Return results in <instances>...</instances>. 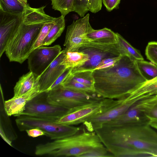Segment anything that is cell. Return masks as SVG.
I'll return each mask as SVG.
<instances>
[{"instance_id": "obj_1", "label": "cell", "mask_w": 157, "mask_h": 157, "mask_svg": "<svg viewBox=\"0 0 157 157\" xmlns=\"http://www.w3.org/2000/svg\"><path fill=\"white\" fill-rule=\"evenodd\" d=\"M148 124L102 126L94 130L114 157H157V133Z\"/></svg>"}, {"instance_id": "obj_2", "label": "cell", "mask_w": 157, "mask_h": 157, "mask_svg": "<svg viewBox=\"0 0 157 157\" xmlns=\"http://www.w3.org/2000/svg\"><path fill=\"white\" fill-rule=\"evenodd\" d=\"M95 93L104 98H123L147 81L136 61L122 55L113 66L93 71Z\"/></svg>"}, {"instance_id": "obj_3", "label": "cell", "mask_w": 157, "mask_h": 157, "mask_svg": "<svg viewBox=\"0 0 157 157\" xmlns=\"http://www.w3.org/2000/svg\"><path fill=\"white\" fill-rule=\"evenodd\" d=\"M45 7L33 8L28 3L25 6L22 22L9 40L5 50L10 62L23 63L33 51L34 43L44 24L54 21L55 17L45 13Z\"/></svg>"}, {"instance_id": "obj_4", "label": "cell", "mask_w": 157, "mask_h": 157, "mask_svg": "<svg viewBox=\"0 0 157 157\" xmlns=\"http://www.w3.org/2000/svg\"><path fill=\"white\" fill-rule=\"evenodd\" d=\"M105 146L95 131L82 129L72 136L37 145L35 154L37 156L80 157L94 148Z\"/></svg>"}, {"instance_id": "obj_5", "label": "cell", "mask_w": 157, "mask_h": 157, "mask_svg": "<svg viewBox=\"0 0 157 157\" xmlns=\"http://www.w3.org/2000/svg\"><path fill=\"white\" fill-rule=\"evenodd\" d=\"M17 117L16 124L20 131L38 128L44 132L45 136L53 140L73 135L82 127L63 125L54 120L27 115H20Z\"/></svg>"}, {"instance_id": "obj_6", "label": "cell", "mask_w": 157, "mask_h": 157, "mask_svg": "<svg viewBox=\"0 0 157 157\" xmlns=\"http://www.w3.org/2000/svg\"><path fill=\"white\" fill-rule=\"evenodd\" d=\"M103 98L96 93L67 88L61 84L47 92L46 96L47 100L49 103L69 109L99 101Z\"/></svg>"}, {"instance_id": "obj_7", "label": "cell", "mask_w": 157, "mask_h": 157, "mask_svg": "<svg viewBox=\"0 0 157 157\" xmlns=\"http://www.w3.org/2000/svg\"><path fill=\"white\" fill-rule=\"evenodd\" d=\"M78 52L87 54L89 59L82 65L72 68L71 74L93 71L103 59L122 55L117 43L105 44L90 41L80 47Z\"/></svg>"}, {"instance_id": "obj_8", "label": "cell", "mask_w": 157, "mask_h": 157, "mask_svg": "<svg viewBox=\"0 0 157 157\" xmlns=\"http://www.w3.org/2000/svg\"><path fill=\"white\" fill-rule=\"evenodd\" d=\"M101 103V107L98 113L83 123L87 131H94L104 124L122 115L131 106L123 98L118 99L103 98Z\"/></svg>"}, {"instance_id": "obj_9", "label": "cell", "mask_w": 157, "mask_h": 157, "mask_svg": "<svg viewBox=\"0 0 157 157\" xmlns=\"http://www.w3.org/2000/svg\"><path fill=\"white\" fill-rule=\"evenodd\" d=\"M90 14L76 21L67 27L64 46L66 52H78L79 48L90 41L87 34L93 29L89 22Z\"/></svg>"}, {"instance_id": "obj_10", "label": "cell", "mask_w": 157, "mask_h": 157, "mask_svg": "<svg viewBox=\"0 0 157 157\" xmlns=\"http://www.w3.org/2000/svg\"><path fill=\"white\" fill-rule=\"evenodd\" d=\"M124 97L132 105L145 113L157 104V76L144 82Z\"/></svg>"}, {"instance_id": "obj_11", "label": "cell", "mask_w": 157, "mask_h": 157, "mask_svg": "<svg viewBox=\"0 0 157 157\" xmlns=\"http://www.w3.org/2000/svg\"><path fill=\"white\" fill-rule=\"evenodd\" d=\"M40 94L33 99L27 102L25 110L20 115L56 121L70 110L49 103L46 99L47 94L44 97L42 96Z\"/></svg>"}, {"instance_id": "obj_12", "label": "cell", "mask_w": 157, "mask_h": 157, "mask_svg": "<svg viewBox=\"0 0 157 157\" xmlns=\"http://www.w3.org/2000/svg\"><path fill=\"white\" fill-rule=\"evenodd\" d=\"M59 45L52 47L41 46L33 50L29 56L28 68L37 77L40 76L61 52Z\"/></svg>"}, {"instance_id": "obj_13", "label": "cell", "mask_w": 157, "mask_h": 157, "mask_svg": "<svg viewBox=\"0 0 157 157\" xmlns=\"http://www.w3.org/2000/svg\"><path fill=\"white\" fill-rule=\"evenodd\" d=\"M22 14L12 13L0 10V57L5 52L7 43L22 22Z\"/></svg>"}, {"instance_id": "obj_14", "label": "cell", "mask_w": 157, "mask_h": 157, "mask_svg": "<svg viewBox=\"0 0 157 157\" xmlns=\"http://www.w3.org/2000/svg\"><path fill=\"white\" fill-rule=\"evenodd\" d=\"M101 101L70 109L56 122L59 124L68 125L83 123L99 111L101 106Z\"/></svg>"}, {"instance_id": "obj_15", "label": "cell", "mask_w": 157, "mask_h": 157, "mask_svg": "<svg viewBox=\"0 0 157 157\" xmlns=\"http://www.w3.org/2000/svg\"><path fill=\"white\" fill-rule=\"evenodd\" d=\"M65 55L66 52L64 49L42 74L37 77L40 94L46 92L66 69L64 65L61 64Z\"/></svg>"}, {"instance_id": "obj_16", "label": "cell", "mask_w": 157, "mask_h": 157, "mask_svg": "<svg viewBox=\"0 0 157 157\" xmlns=\"http://www.w3.org/2000/svg\"><path fill=\"white\" fill-rule=\"evenodd\" d=\"M37 77L31 71L23 75L14 87L13 97H23L27 99L28 102L40 94Z\"/></svg>"}, {"instance_id": "obj_17", "label": "cell", "mask_w": 157, "mask_h": 157, "mask_svg": "<svg viewBox=\"0 0 157 157\" xmlns=\"http://www.w3.org/2000/svg\"><path fill=\"white\" fill-rule=\"evenodd\" d=\"M149 121L144 112L136 106L132 105L122 115L102 126H113L125 124H148Z\"/></svg>"}, {"instance_id": "obj_18", "label": "cell", "mask_w": 157, "mask_h": 157, "mask_svg": "<svg viewBox=\"0 0 157 157\" xmlns=\"http://www.w3.org/2000/svg\"><path fill=\"white\" fill-rule=\"evenodd\" d=\"M91 41L105 44L117 43L116 33L106 28L95 30L94 29L87 35Z\"/></svg>"}, {"instance_id": "obj_19", "label": "cell", "mask_w": 157, "mask_h": 157, "mask_svg": "<svg viewBox=\"0 0 157 157\" xmlns=\"http://www.w3.org/2000/svg\"><path fill=\"white\" fill-rule=\"evenodd\" d=\"M27 102V99L22 97H13L5 101L4 107L6 114L15 117L20 115L25 110Z\"/></svg>"}, {"instance_id": "obj_20", "label": "cell", "mask_w": 157, "mask_h": 157, "mask_svg": "<svg viewBox=\"0 0 157 157\" xmlns=\"http://www.w3.org/2000/svg\"><path fill=\"white\" fill-rule=\"evenodd\" d=\"M88 59V55L82 52H66L65 57L61 64L64 65L66 68H72L82 65Z\"/></svg>"}, {"instance_id": "obj_21", "label": "cell", "mask_w": 157, "mask_h": 157, "mask_svg": "<svg viewBox=\"0 0 157 157\" xmlns=\"http://www.w3.org/2000/svg\"><path fill=\"white\" fill-rule=\"evenodd\" d=\"M65 26V16L61 15L56 18L55 24L44 40L41 46L49 45L59 37L64 31Z\"/></svg>"}, {"instance_id": "obj_22", "label": "cell", "mask_w": 157, "mask_h": 157, "mask_svg": "<svg viewBox=\"0 0 157 157\" xmlns=\"http://www.w3.org/2000/svg\"><path fill=\"white\" fill-rule=\"evenodd\" d=\"M117 43L122 55L127 56L136 61L144 60L140 52L133 47L120 34L116 33Z\"/></svg>"}, {"instance_id": "obj_23", "label": "cell", "mask_w": 157, "mask_h": 157, "mask_svg": "<svg viewBox=\"0 0 157 157\" xmlns=\"http://www.w3.org/2000/svg\"><path fill=\"white\" fill-rule=\"evenodd\" d=\"M140 73L147 81L157 76V66L152 63L143 60L136 61Z\"/></svg>"}, {"instance_id": "obj_24", "label": "cell", "mask_w": 157, "mask_h": 157, "mask_svg": "<svg viewBox=\"0 0 157 157\" xmlns=\"http://www.w3.org/2000/svg\"><path fill=\"white\" fill-rule=\"evenodd\" d=\"M70 73L61 84L63 87L90 93H95L94 87L76 81L71 77Z\"/></svg>"}, {"instance_id": "obj_25", "label": "cell", "mask_w": 157, "mask_h": 157, "mask_svg": "<svg viewBox=\"0 0 157 157\" xmlns=\"http://www.w3.org/2000/svg\"><path fill=\"white\" fill-rule=\"evenodd\" d=\"M25 6L18 0H0V10L12 13H22Z\"/></svg>"}, {"instance_id": "obj_26", "label": "cell", "mask_w": 157, "mask_h": 157, "mask_svg": "<svg viewBox=\"0 0 157 157\" xmlns=\"http://www.w3.org/2000/svg\"><path fill=\"white\" fill-rule=\"evenodd\" d=\"M52 8L59 11L65 17L68 13L74 11L75 0H51Z\"/></svg>"}, {"instance_id": "obj_27", "label": "cell", "mask_w": 157, "mask_h": 157, "mask_svg": "<svg viewBox=\"0 0 157 157\" xmlns=\"http://www.w3.org/2000/svg\"><path fill=\"white\" fill-rule=\"evenodd\" d=\"M93 71H86L70 74L71 77L76 81L81 83L94 87V80Z\"/></svg>"}, {"instance_id": "obj_28", "label": "cell", "mask_w": 157, "mask_h": 157, "mask_svg": "<svg viewBox=\"0 0 157 157\" xmlns=\"http://www.w3.org/2000/svg\"><path fill=\"white\" fill-rule=\"evenodd\" d=\"M55 24V21L45 23L42 28L33 45V50L41 46L42 43Z\"/></svg>"}, {"instance_id": "obj_29", "label": "cell", "mask_w": 157, "mask_h": 157, "mask_svg": "<svg viewBox=\"0 0 157 157\" xmlns=\"http://www.w3.org/2000/svg\"><path fill=\"white\" fill-rule=\"evenodd\" d=\"M147 59L157 66V42H148L145 49Z\"/></svg>"}, {"instance_id": "obj_30", "label": "cell", "mask_w": 157, "mask_h": 157, "mask_svg": "<svg viewBox=\"0 0 157 157\" xmlns=\"http://www.w3.org/2000/svg\"><path fill=\"white\" fill-rule=\"evenodd\" d=\"M114 157L105 146L92 149L82 155L80 157Z\"/></svg>"}, {"instance_id": "obj_31", "label": "cell", "mask_w": 157, "mask_h": 157, "mask_svg": "<svg viewBox=\"0 0 157 157\" xmlns=\"http://www.w3.org/2000/svg\"><path fill=\"white\" fill-rule=\"evenodd\" d=\"M88 3V0H75L74 12L83 17L89 11Z\"/></svg>"}, {"instance_id": "obj_32", "label": "cell", "mask_w": 157, "mask_h": 157, "mask_svg": "<svg viewBox=\"0 0 157 157\" xmlns=\"http://www.w3.org/2000/svg\"><path fill=\"white\" fill-rule=\"evenodd\" d=\"M122 56L121 55L118 56L103 59L97 66L95 70L113 66L120 59Z\"/></svg>"}, {"instance_id": "obj_33", "label": "cell", "mask_w": 157, "mask_h": 157, "mask_svg": "<svg viewBox=\"0 0 157 157\" xmlns=\"http://www.w3.org/2000/svg\"><path fill=\"white\" fill-rule=\"evenodd\" d=\"M102 0H88V8L89 11L94 13H96L101 9Z\"/></svg>"}, {"instance_id": "obj_34", "label": "cell", "mask_w": 157, "mask_h": 157, "mask_svg": "<svg viewBox=\"0 0 157 157\" xmlns=\"http://www.w3.org/2000/svg\"><path fill=\"white\" fill-rule=\"evenodd\" d=\"M72 68H66L63 73L57 78L56 81L48 89L46 93L48 92L56 86L60 85L66 77L71 72Z\"/></svg>"}, {"instance_id": "obj_35", "label": "cell", "mask_w": 157, "mask_h": 157, "mask_svg": "<svg viewBox=\"0 0 157 157\" xmlns=\"http://www.w3.org/2000/svg\"><path fill=\"white\" fill-rule=\"evenodd\" d=\"M121 0H102V2L107 10L110 12L115 9L119 8V5Z\"/></svg>"}, {"instance_id": "obj_36", "label": "cell", "mask_w": 157, "mask_h": 157, "mask_svg": "<svg viewBox=\"0 0 157 157\" xmlns=\"http://www.w3.org/2000/svg\"><path fill=\"white\" fill-rule=\"evenodd\" d=\"M145 114L149 121L152 120L157 121V104L146 111Z\"/></svg>"}, {"instance_id": "obj_37", "label": "cell", "mask_w": 157, "mask_h": 157, "mask_svg": "<svg viewBox=\"0 0 157 157\" xmlns=\"http://www.w3.org/2000/svg\"><path fill=\"white\" fill-rule=\"evenodd\" d=\"M27 135L29 137L34 138L42 136H45L44 132L41 129L35 128L26 130Z\"/></svg>"}, {"instance_id": "obj_38", "label": "cell", "mask_w": 157, "mask_h": 157, "mask_svg": "<svg viewBox=\"0 0 157 157\" xmlns=\"http://www.w3.org/2000/svg\"><path fill=\"white\" fill-rule=\"evenodd\" d=\"M152 127L157 129V121H150L148 123Z\"/></svg>"}, {"instance_id": "obj_39", "label": "cell", "mask_w": 157, "mask_h": 157, "mask_svg": "<svg viewBox=\"0 0 157 157\" xmlns=\"http://www.w3.org/2000/svg\"><path fill=\"white\" fill-rule=\"evenodd\" d=\"M20 2L23 4L25 6H26L27 4V0H18Z\"/></svg>"}]
</instances>
